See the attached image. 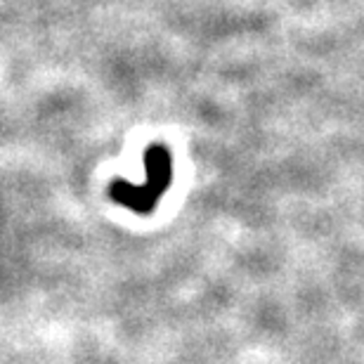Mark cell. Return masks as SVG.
<instances>
[{
    "label": "cell",
    "instance_id": "obj_1",
    "mask_svg": "<svg viewBox=\"0 0 364 364\" xmlns=\"http://www.w3.org/2000/svg\"><path fill=\"white\" fill-rule=\"evenodd\" d=\"M144 171H147V182L144 185H133L128 180H116L109 187V196L130 208L137 215H149L159 206L161 196L173 182V159L166 147H149L144 151Z\"/></svg>",
    "mask_w": 364,
    "mask_h": 364
}]
</instances>
